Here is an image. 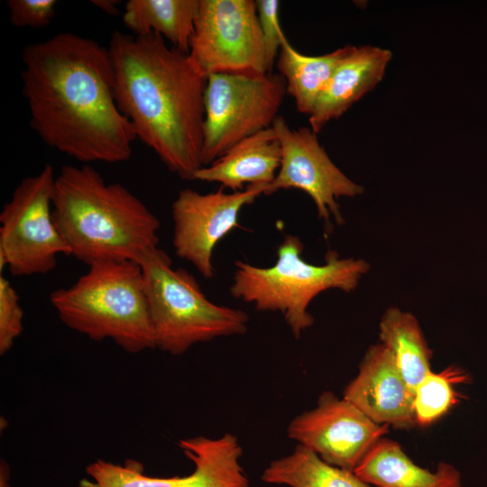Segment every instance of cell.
Wrapping results in <instances>:
<instances>
[{
  "instance_id": "obj_4",
  "label": "cell",
  "mask_w": 487,
  "mask_h": 487,
  "mask_svg": "<svg viewBox=\"0 0 487 487\" xmlns=\"http://www.w3.org/2000/svg\"><path fill=\"white\" fill-rule=\"evenodd\" d=\"M50 301L64 325L92 340L109 338L132 354L156 347L137 262L94 263L70 287L52 291Z\"/></svg>"
},
{
  "instance_id": "obj_19",
  "label": "cell",
  "mask_w": 487,
  "mask_h": 487,
  "mask_svg": "<svg viewBox=\"0 0 487 487\" xmlns=\"http://www.w3.org/2000/svg\"><path fill=\"white\" fill-rule=\"evenodd\" d=\"M353 47L347 45L324 55L308 56L299 52L287 39L283 41L276 66L299 113L310 115L336 67Z\"/></svg>"
},
{
  "instance_id": "obj_1",
  "label": "cell",
  "mask_w": 487,
  "mask_h": 487,
  "mask_svg": "<svg viewBox=\"0 0 487 487\" xmlns=\"http://www.w3.org/2000/svg\"><path fill=\"white\" fill-rule=\"evenodd\" d=\"M22 92L30 127L83 164L128 161L137 139L114 96L108 48L72 32L23 48Z\"/></svg>"
},
{
  "instance_id": "obj_9",
  "label": "cell",
  "mask_w": 487,
  "mask_h": 487,
  "mask_svg": "<svg viewBox=\"0 0 487 487\" xmlns=\"http://www.w3.org/2000/svg\"><path fill=\"white\" fill-rule=\"evenodd\" d=\"M188 57L206 78L271 73L255 1L200 0Z\"/></svg>"
},
{
  "instance_id": "obj_26",
  "label": "cell",
  "mask_w": 487,
  "mask_h": 487,
  "mask_svg": "<svg viewBox=\"0 0 487 487\" xmlns=\"http://www.w3.org/2000/svg\"><path fill=\"white\" fill-rule=\"evenodd\" d=\"M91 3L96 5V7H98L99 9H101L102 11H104L105 13H107L109 14H118V9H117V5H119V1H115V0H94V1H91Z\"/></svg>"
},
{
  "instance_id": "obj_17",
  "label": "cell",
  "mask_w": 487,
  "mask_h": 487,
  "mask_svg": "<svg viewBox=\"0 0 487 487\" xmlns=\"http://www.w3.org/2000/svg\"><path fill=\"white\" fill-rule=\"evenodd\" d=\"M354 473L372 487H462V475L441 462L435 472L417 465L395 440L380 438Z\"/></svg>"
},
{
  "instance_id": "obj_12",
  "label": "cell",
  "mask_w": 487,
  "mask_h": 487,
  "mask_svg": "<svg viewBox=\"0 0 487 487\" xmlns=\"http://www.w3.org/2000/svg\"><path fill=\"white\" fill-rule=\"evenodd\" d=\"M201 194L190 188L179 192L172 203L173 246L176 255L191 262L206 279L213 278L216 244L238 228L241 210L265 194L266 185H249L243 190Z\"/></svg>"
},
{
  "instance_id": "obj_14",
  "label": "cell",
  "mask_w": 487,
  "mask_h": 487,
  "mask_svg": "<svg viewBox=\"0 0 487 487\" xmlns=\"http://www.w3.org/2000/svg\"><path fill=\"white\" fill-rule=\"evenodd\" d=\"M343 398L377 424L399 429L416 426L414 393L390 351L381 343L368 348L356 376L345 386Z\"/></svg>"
},
{
  "instance_id": "obj_18",
  "label": "cell",
  "mask_w": 487,
  "mask_h": 487,
  "mask_svg": "<svg viewBox=\"0 0 487 487\" xmlns=\"http://www.w3.org/2000/svg\"><path fill=\"white\" fill-rule=\"evenodd\" d=\"M200 0H129L123 22L134 35L157 33L188 54Z\"/></svg>"
},
{
  "instance_id": "obj_25",
  "label": "cell",
  "mask_w": 487,
  "mask_h": 487,
  "mask_svg": "<svg viewBox=\"0 0 487 487\" xmlns=\"http://www.w3.org/2000/svg\"><path fill=\"white\" fill-rule=\"evenodd\" d=\"M9 21L14 27L43 28L55 15V0H8Z\"/></svg>"
},
{
  "instance_id": "obj_13",
  "label": "cell",
  "mask_w": 487,
  "mask_h": 487,
  "mask_svg": "<svg viewBox=\"0 0 487 487\" xmlns=\"http://www.w3.org/2000/svg\"><path fill=\"white\" fill-rule=\"evenodd\" d=\"M389 427L373 422L343 397L325 391L314 409L290 420L286 432L325 462L354 472Z\"/></svg>"
},
{
  "instance_id": "obj_3",
  "label": "cell",
  "mask_w": 487,
  "mask_h": 487,
  "mask_svg": "<svg viewBox=\"0 0 487 487\" xmlns=\"http://www.w3.org/2000/svg\"><path fill=\"white\" fill-rule=\"evenodd\" d=\"M52 218L70 255L88 266L138 262L147 250L158 247V217L125 187L106 182L90 164L61 167Z\"/></svg>"
},
{
  "instance_id": "obj_11",
  "label": "cell",
  "mask_w": 487,
  "mask_h": 487,
  "mask_svg": "<svg viewBox=\"0 0 487 487\" xmlns=\"http://www.w3.org/2000/svg\"><path fill=\"white\" fill-rule=\"evenodd\" d=\"M281 147V160L274 180L264 195L298 188L313 200L326 227L344 223L337 200L362 195L364 188L351 180L329 158L309 126L291 129L279 115L272 124Z\"/></svg>"
},
{
  "instance_id": "obj_2",
  "label": "cell",
  "mask_w": 487,
  "mask_h": 487,
  "mask_svg": "<svg viewBox=\"0 0 487 487\" xmlns=\"http://www.w3.org/2000/svg\"><path fill=\"white\" fill-rule=\"evenodd\" d=\"M108 50L114 69V96L136 138L171 172L195 179L201 169L207 78L188 54L152 32L115 31Z\"/></svg>"
},
{
  "instance_id": "obj_21",
  "label": "cell",
  "mask_w": 487,
  "mask_h": 487,
  "mask_svg": "<svg viewBox=\"0 0 487 487\" xmlns=\"http://www.w3.org/2000/svg\"><path fill=\"white\" fill-rule=\"evenodd\" d=\"M261 478L289 487H372L353 471L332 465L299 444L290 454L271 461Z\"/></svg>"
},
{
  "instance_id": "obj_10",
  "label": "cell",
  "mask_w": 487,
  "mask_h": 487,
  "mask_svg": "<svg viewBox=\"0 0 487 487\" xmlns=\"http://www.w3.org/2000/svg\"><path fill=\"white\" fill-rule=\"evenodd\" d=\"M179 447L195 465L188 475L151 477L142 473L136 461L118 465L96 460L86 468L93 481L81 480L78 487H249L240 464L243 448L234 435L185 438L179 441Z\"/></svg>"
},
{
  "instance_id": "obj_15",
  "label": "cell",
  "mask_w": 487,
  "mask_h": 487,
  "mask_svg": "<svg viewBox=\"0 0 487 487\" xmlns=\"http://www.w3.org/2000/svg\"><path fill=\"white\" fill-rule=\"evenodd\" d=\"M391 58L387 49L354 46L336 67L308 115L309 127L317 133L372 91L382 79Z\"/></svg>"
},
{
  "instance_id": "obj_16",
  "label": "cell",
  "mask_w": 487,
  "mask_h": 487,
  "mask_svg": "<svg viewBox=\"0 0 487 487\" xmlns=\"http://www.w3.org/2000/svg\"><path fill=\"white\" fill-rule=\"evenodd\" d=\"M280 160V142L271 126L242 140L199 169L195 179L217 182L231 191L243 190L244 184L268 186L277 175Z\"/></svg>"
},
{
  "instance_id": "obj_20",
  "label": "cell",
  "mask_w": 487,
  "mask_h": 487,
  "mask_svg": "<svg viewBox=\"0 0 487 487\" xmlns=\"http://www.w3.org/2000/svg\"><path fill=\"white\" fill-rule=\"evenodd\" d=\"M379 336L414 393L416 387L432 372V351L418 320L410 312L391 307L381 316Z\"/></svg>"
},
{
  "instance_id": "obj_22",
  "label": "cell",
  "mask_w": 487,
  "mask_h": 487,
  "mask_svg": "<svg viewBox=\"0 0 487 487\" xmlns=\"http://www.w3.org/2000/svg\"><path fill=\"white\" fill-rule=\"evenodd\" d=\"M469 381L468 373L457 366L430 372L414 390L416 426L426 427L444 417L460 399L455 386Z\"/></svg>"
},
{
  "instance_id": "obj_24",
  "label": "cell",
  "mask_w": 487,
  "mask_h": 487,
  "mask_svg": "<svg viewBox=\"0 0 487 487\" xmlns=\"http://www.w3.org/2000/svg\"><path fill=\"white\" fill-rule=\"evenodd\" d=\"M255 4L269 71L272 73L280 47L287 39L280 24V2L277 0H256Z\"/></svg>"
},
{
  "instance_id": "obj_5",
  "label": "cell",
  "mask_w": 487,
  "mask_h": 487,
  "mask_svg": "<svg viewBox=\"0 0 487 487\" xmlns=\"http://www.w3.org/2000/svg\"><path fill=\"white\" fill-rule=\"evenodd\" d=\"M303 250L299 236L284 235L273 265L236 261L229 288L234 298L253 304L259 311H280L297 339L314 324L308 309L317 295L331 289L350 293L370 270L365 260L342 258L331 250L325 263H309L303 259Z\"/></svg>"
},
{
  "instance_id": "obj_23",
  "label": "cell",
  "mask_w": 487,
  "mask_h": 487,
  "mask_svg": "<svg viewBox=\"0 0 487 487\" xmlns=\"http://www.w3.org/2000/svg\"><path fill=\"white\" fill-rule=\"evenodd\" d=\"M23 311L11 283L0 275V354H6L22 334Z\"/></svg>"
},
{
  "instance_id": "obj_7",
  "label": "cell",
  "mask_w": 487,
  "mask_h": 487,
  "mask_svg": "<svg viewBox=\"0 0 487 487\" xmlns=\"http://www.w3.org/2000/svg\"><path fill=\"white\" fill-rule=\"evenodd\" d=\"M286 94V81L280 73L209 75L204 96L202 166L271 127Z\"/></svg>"
},
{
  "instance_id": "obj_6",
  "label": "cell",
  "mask_w": 487,
  "mask_h": 487,
  "mask_svg": "<svg viewBox=\"0 0 487 487\" xmlns=\"http://www.w3.org/2000/svg\"><path fill=\"white\" fill-rule=\"evenodd\" d=\"M138 262L157 348L179 355L198 343L247 331L246 312L211 302L192 274L183 268H172L171 259L163 250L149 249Z\"/></svg>"
},
{
  "instance_id": "obj_8",
  "label": "cell",
  "mask_w": 487,
  "mask_h": 487,
  "mask_svg": "<svg viewBox=\"0 0 487 487\" xmlns=\"http://www.w3.org/2000/svg\"><path fill=\"white\" fill-rule=\"evenodd\" d=\"M56 176L46 163L34 176L23 178L0 213V272L14 276L45 274L69 249L52 218Z\"/></svg>"
}]
</instances>
